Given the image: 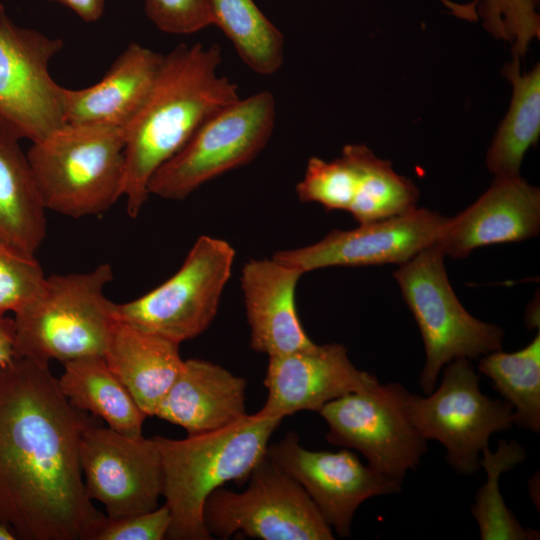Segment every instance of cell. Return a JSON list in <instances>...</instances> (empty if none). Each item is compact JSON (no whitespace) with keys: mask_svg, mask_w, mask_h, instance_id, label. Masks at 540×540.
<instances>
[{"mask_svg":"<svg viewBox=\"0 0 540 540\" xmlns=\"http://www.w3.org/2000/svg\"><path fill=\"white\" fill-rule=\"evenodd\" d=\"M48 363L0 368V522L22 540H85L103 516L88 497L79 442L90 424Z\"/></svg>","mask_w":540,"mask_h":540,"instance_id":"1","label":"cell"},{"mask_svg":"<svg viewBox=\"0 0 540 540\" xmlns=\"http://www.w3.org/2000/svg\"><path fill=\"white\" fill-rule=\"evenodd\" d=\"M221 63L217 44L180 43L164 55L149 95L125 128L123 196L131 218L147 201L156 170L206 119L240 98L237 84L219 73Z\"/></svg>","mask_w":540,"mask_h":540,"instance_id":"2","label":"cell"},{"mask_svg":"<svg viewBox=\"0 0 540 540\" xmlns=\"http://www.w3.org/2000/svg\"><path fill=\"white\" fill-rule=\"evenodd\" d=\"M281 421L256 412L185 439L154 437L162 462V496L170 511L166 539H213L203 521L206 499L227 482L242 484L249 479Z\"/></svg>","mask_w":540,"mask_h":540,"instance_id":"3","label":"cell"},{"mask_svg":"<svg viewBox=\"0 0 540 540\" xmlns=\"http://www.w3.org/2000/svg\"><path fill=\"white\" fill-rule=\"evenodd\" d=\"M125 130L69 124L32 142L26 153L46 210L82 218L106 212L123 196Z\"/></svg>","mask_w":540,"mask_h":540,"instance_id":"4","label":"cell"},{"mask_svg":"<svg viewBox=\"0 0 540 540\" xmlns=\"http://www.w3.org/2000/svg\"><path fill=\"white\" fill-rule=\"evenodd\" d=\"M113 279L109 263L85 273L46 276L29 301L14 312L17 357L63 364L104 356L117 318L105 296Z\"/></svg>","mask_w":540,"mask_h":540,"instance_id":"5","label":"cell"},{"mask_svg":"<svg viewBox=\"0 0 540 540\" xmlns=\"http://www.w3.org/2000/svg\"><path fill=\"white\" fill-rule=\"evenodd\" d=\"M444 257L432 245L393 273L423 339L419 385L425 394L435 389L441 369L450 361L479 359L501 350L504 339L501 327L475 318L462 306L448 280Z\"/></svg>","mask_w":540,"mask_h":540,"instance_id":"6","label":"cell"},{"mask_svg":"<svg viewBox=\"0 0 540 540\" xmlns=\"http://www.w3.org/2000/svg\"><path fill=\"white\" fill-rule=\"evenodd\" d=\"M275 121V98L267 90L221 108L156 170L149 195L183 200L203 184L249 164L268 144Z\"/></svg>","mask_w":540,"mask_h":540,"instance_id":"7","label":"cell"},{"mask_svg":"<svg viewBox=\"0 0 540 540\" xmlns=\"http://www.w3.org/2000/svg\"><path fill=\"white\" fill-rule=\"evenodd\" d=\"M243 492L215 489L203 507L211 537L235 533L263 540H332L326 522L303 487L265 455L253 468Z\"/></svg>","mask_w":540,"mask_h":540,"instance_id":"8","label":"cell"},{"mask_svg":"<svg viewBox=\"0 0 540 540\" xmlns=\"http://www.w3.org/2000/svg\"><path fill=\"white\" fill-rule=\"evenodd\" d=\"M446 365L439 386L431 393L410 394L407 413L423 438L443 445L454 471L470 476L480 468V454L491 435L514 425L513 408L506 400L481 392L479 375L469 359H454Z\"/></svg>","mask_w":540,"mask_h":540,"instance_id":"9","label":"cell"},{"mask_svg":"<svg viewBox=\"0 0 540 540\" xmlns=\"http://www.w3.org/2000/svg\"><path fill=\"white\" fill-rule=\"evenodd\" d=\"M234 258L225 240L200 236L168 280L137 299L116 303V318L179 344L200 335L216 316Z\"/></svg>","mask_w":540,"mask_h":540,"instance_id":"10","label":"cell"},{"mask_svg":"<svg viewBox=\"0 0 540 540\" xmlns=\"http://www.w3.org/2000/svg\"><path fill=\"white\" fill-rule=\"evenodd\" d=\"M410 394L400 383H378L326 403L318 413L328 425L327 442L358 450L371 468L403 482L427 451L407 413Z\"/></svg>","mask_w":540,"mask_h":540,"instance_id":"11","label":"cell"},{"mask_svg":"<svg viewBox=\"0 0 540 540\" xmlns=\"http://www.w3.org/2000/svg\"><path fill=\"white\" fill-rule=\"evenodd\" d=\"M63 46L17 26L0 3V125L19 140L40 141L66 124V88L49 72Z\"/></svg>","mask_w":540,"mask_h":540,"instance_id":"12","label":"cell"},{"mask_svg":"<svg viewBox=\"0 0 540 540\" xmlns=\"http://www.w3.org/2000/svg\"><path fill=\"white\" fill-rule=\"evenodd\" d=\"M79 460L87 495L104 505L107 517L158 507L163 471L154 437H131L90 423L80 438Z\"/></svg>","mask_w":540,"mask_h":540,"instance_id":"13","label":"cell"},{"mask_svg":"<svg viewBox=\"0 0 540 540\" xmlns=\"http://www.w3.org/2000/svg\"><path fill=\"white\" fill-rule=\"evenodd\" d=\"M266 455L303 487L341 538L350 536L354 514L365 500L402 487V482L362 464L347 448L330 452L302 447L295 432L269 444Z\"/></svg>","mask_w":540,"mask_h":540,"instance_id":"14","label":"cell"},{"mask_svg":"<svg viewBox=\"0 0 540 540\" xmlns=\"http://www.w3.org/2000/svg\"><path fill=\"white\" fill-rule=\"evenodd\" d=\"M447 221L436 211L415 208L353 229L332 230L314 244L278 251L273 258L302 274L332 266L401 265L432 246Z\"/></svg>","mask_w":540,"mask_h":540,"instance_id":"15","label":"cell"},{"mask_svg":"<svg viewBox=\"0 0 540 540\" xmlns=\"http://www.w3.org/2000/svg\"><path fill=\"white\" fill-rule=\"evenodd\" d=\"M263 382L268 396L258 412L280 420L299 411L318 412L334 399L379 383L354 366L340 343L270 356Z\"/></svg>","mask_w":540,"mask_h":540,"instance_id":"16","label":"cell"},{"mask_svg":"<svg viewBox=\"0 0 540 540\" xmlns=\"http://www.w3.org/2000/svg\"><path fill=\"white\" fill-rule=\"evenodd\" d=\"M539 230V188L521 176L494 178L472 205L448 217L433 245L444 256L464 258L479 247L526 240Z\"/></svg>","mask_w":540,"mask_h":540,"instance_id":"17","label":"cell"},{"mask_svg":"<svg viewBox=\"0 0 540 540\" xmlns=\"http://www.w3.org/2000/svg\"><path fill=\"white\" fill-rule=\"evenodd\" d=\"M302 273L275 258L248 261L241 276L253 350L270 356L313 346L299 319L295 292Z\"/></svg>","mask_w":540,"mask_h":540,"instance_id":"18","label":"cell"},{"mask_svg":"<svg viewBox=\"0 0 540 540\" xmlns=\"http://www.w3.org/2000/svg\"><path fill=\"white\" fill-rule=\"evenodd\" d=\"M246 387L245 378L220 365L184 360L154 416L183 427L188 435L215 431L247 415Z\"/></svg>","mask_w":540,"mask_h":540,"instance_id":"19","label":"cell"},{"mask_svg":"<svg viewBox=\"0 0 540 540\" xmlns=\"http://www.w3.org/2000/svg\"><path fill=\"white\" fill-rule=\"evenodd\" d=\"M163 58L146 46L129 43L100 81L82 89L66 88V123L125 130L149 95Z\"/></svg>","mask_w":540,"mask_h":540,"instance_id":"20","label":"cell"},{"mask_svg":"<svg viewBox=\"0 0 540 540\" xmlns=\"http://www.w3.org/2000/svg\"><path fill=\"white\" fill-rule=\"evenodd\" d=\"M179 345L118 319L113 325L103 357L147 417L183 367Z\"/></svg>","mask_w":540,"mask_h":540,"instance_id":"21","label":"cell"},{"mask_svg":"<svg viewBox=\"0 0 540 540\" xmlns=\"http://www.w3.org/2000/svg\"><path fill=\"white\" fill-rule=\"evenodd\" d=\"M45 212L19 139L0 125V244L35 256L46 237Z\"/></svg>","mask_w":540,"mask_h":540,"instance_id":"22","label":"cell"},{"mask_svg":"<svg viewBox=\"0 0 540 540\" xmlns=\"http://www.w3.org/2000/svg\"><path fill=\"white\" fill-rule=\"evenodd\" d=\"M58 386L75 408L101 417L109 428L119 433L142 436L147 416L109 369L103 356L82 357L64 363Z\"/></svg>","mask_w":540,"mask_h":540,"instance_id":"23","label":"cell"},{"mask_svg":"<svg viewBox=\"0 0 540 540\" xmlns=\"http://www.w3.org/2000/svg\"><path fill=\"white\" fill-rule=\"evenodd\" d=\"M520 60L513 57L503 68L512 97L486 155L494 178L520 176L524 155L540 135V66L537 63L529 72H521Z\"/></svg>","mask_w":540,"mask_h":540,"instance_id":"24","label":"cell"},{"mask_svg":"<svg viewBox=\"0 0 540 540\" xmlns=\"http://www.w3.org/2000/svg\"><path fill=\"white\" fill-rule=\"evenodd\" d=\"M342 153L357 171L356 190L348 212L358 223L402 215L417 208V186L398 174L389 161L377 157L364 144H348Z\"/></svg>","mask_w":540,"mask_h":540,"instance_id":"25","label":"cell"},{"mask_svg":"<svg viewBox=\"0 0 540 540\" xmlns=\"http://www.w3.org/2000/svg\"><path fill=\"white\" fill-rule=\"evenodd\" d=\"M209 4L213 25L223 32L251 71L271 76L281 69L284 35L254 0H209Z\"/></svg>","mask_w":540,"mask_h":540,"instance_id":"26","label":"cell"},{"mask_svg":"<svg viewBox=\"0 0 540 540\" xmlns=\"http://www.w3.org/2000/svg\"><path fill=\"white\" fill-rule=\"evenodd\" d=\"M478 370L513 408L514 425L540 432V332L524 348L479 358Z\"/></svg>","mask_w":540,"mask_h":540,"instance_id":"27","label":"cell"},{"mask_svg":"<svg viewBox=\"0 0 540 540\" xmlns=\"http://www.w3.org/2000/svg\"><path fill=\"white\" fill-rule=\"evenodd\" d=\"M480 467L486 472V482L478 489L471 513L475 518L482 540H535L539 531L523 527L509 510L499 490L503 472L523 463L525 448L515 440H501L495 452L488 446L481 453Z\"/></svg>","mask_w":540,"mask_h":540,"instance_id":"28","label":"cell"},{"mask_svg":"<svg viewBox=\"0 0 540 540\" xmlns=\"http://www.w3.org/2000/svg\"><path fill=\"white\" fill-rule=\"evenodd\" d=\"M539 0H474L472 4L483 27L494 38L511 46L513 57L521 59L530 44L540 38Z\"/></svg>","mask_w":540,"mask_h":540,"instance_id":"29","label":"cell"},{"mask_svg":"<svg viewBox=\"0 0 540 540\" xmlns=\"http://www.w3.org/2000/svg\"><path fill=\"white\" fill-rule=\"evenodd\" d=\"M357 185V171L343 153L332 161L310 157L296 193L302 202H315L326 210L348 211Z\"/></svg>","mask_w":540,"mask_h":540,"instance_id":"30","label":"cell"},{"mask_svg":"<svg viewBox=\"0 0 540 540\" xmlns=\"http://www.w3.org/2000/svg\"><path fill=\"white\" fill-rule=\"evenodd\" d=\"M45 278L35 256L0 244V316L15 312L35 296Z\"/></svg>","mask_w":540,"mask_h":540,"instance_id":"31","label":"cell"},{"mask_svg":"<svg viewBox=\"0 0 540 540\" xmlns=\"http://www.w3.org/2000/svg\"><path fill=\"white\" fill-rule=\"evenodd\" d=\"M170 526V511L164 504L155 510L119 518L97 519L85 540H162Z\"/></svg>","mask_w":540,"mask_h":540,"instance_id":"32","label":"cell"},{"mask_svg":"<svg viewBox=\"0 0 540 540\" xmlns=\"http://www.w3.org/2000/svg\"><path fill=\"white\" fill-rule=\"evenodd\" d=\"M145 13L168 34L189 35L213 26L209 0H145Z\"/></svg>","mask_w":540,"mask_h":540,"instance_id":"33","label":"cell"},{"mask_svg":"<svg viewBox=\"0 0 540 540\" xmlns=\"http://www.w3.org/2000/svg\"><path fill=\"white\" fill-rule=\"evenodd\" d=\"M17 358L14 320L0 316V368Z\"/></svg>","mask_w":540,"mask_h":540,"instance_id":"34","label":"cell"},{"mask_svg":"<svg viewBox=\"0 0 540 540\" xmlns=\"http://www.w3.org/2000/svg\"><path fill=\"white\" fill-rule=\"evenodd\" d=\"M71 9L85 22L98 21L104 12L106 0H50Z\"/></svg>","mask_w":540,"mask_h":540,"instance_id":"35","label":"cell"},{"mask_svg":"<svg viewBox=\"0 0 540 540\" xmlns=\"http://www.w3.org/2000/svg\"><path fill=\"white\" fill-rule=\"evenodd\" d=\"M16 539L13 533L0 522V540H14Z\"/></svg>","mask_w":540,"mask_h":540,"instance_id":"36","label":"cell"}]
</instances>
